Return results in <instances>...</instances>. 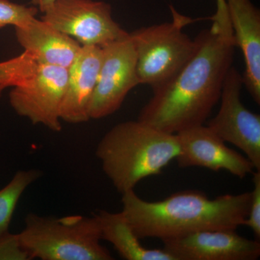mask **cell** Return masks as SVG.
<instances>
[{"label":"cell","instance_id":"obj_1","mask_svg":"<svg viewBox=\"0 0 260 260\" xmlns=\"http://www.w3.org/2000/svg\"><path fill=\"white\" fill-rule=\"evenodd\" d=\"M198 49L172 78L153 88V97L138 120L166 133L177 134L203 125L220 101L224 80L237 47L233 36L213 27L195 38Z\"/></svg>","mask_w":260,"mask_h":260},{"label":"cell","instance_id":"obj_2","mask_svg":"<svg viewBox=\"0 0 260 260\" xmlns=\"http://www.w3.org/2000/svg\"><path fill=\"white\" fill-rule=\"evenodd\" d=\"M251 198V192H244L210 199L189 190L148 202L129 190L122 194L121 212L140 239L164 241L202 231H237L247 218Z\"/></svg>","mask_w":260,"mask_h":260},{"label":"cell","instance_id":"obj_3","mask_svg":"<svg viewBox=\"0 0 260 260\" xmlns=\"http://www.w3.org/2000/svg\"><path fill=\"white\" fill-rule=\"evenodd\" d=\"M180 151L177 134L138 121L119 123L107 132L95 155L107 177L121 194L140 181L158 175Z\"/></svg>","mask_w":260,"mask_h":260},{"label":"cell","instance_id":"obj_4","mask_svg":"<svg viewBox=\"0 0 260 260\" xmlns=\"http://www.w3.org/2000/svg\"><path fill=\"white\" fill-rule=\"evenodd\" d=\"M17 235L30 259H114L109 249L101 244L100 225L94 215L53 218L29 213L23 230Z\"/></svg>","mask_w":260,"mask_h":260},{"label":"cell","instance_id":"obj_5","mask_svg":"<svg viewBox=\"0 0 260 260\" xmlns=\"http://www.w3.org/2000/svg\"><path fill=\"white\" fill-rule=\"evenodd\" d=\"M172 22L143 27L129 32L137 56L140 84L156 88L172 78L191 59L198 49L196 39L183 31L190 18L170 6Z\"/></svg>","mask_w":260,"mask_h":260},{"label":"cell","instance_id":"obj_6","mask_svg":"<svg viewBox=\"0 0 260 260\" xmlns=\"http://www.w3.org/2000/svg\"><path fill=\"white\" fill-rule=\"evenodd\" d=\"M42 20L82 46L103 48L129 34L113 18L111 5L103 1L56 0Z\"/></svg>","mask_w":260,"mask_h":260},{"label":"cell","instance_id":"obj_7","mask_svg":"<svg viewBox=\"0 0 260 260\" xmlns=\"http://www.w3.org/2000/svg\"><path fill=\"white\" fill-rule=\"evenodd\" d=\"M243 85L242 75L232 66L224 80L218 114L207 126L224 142L241 149L260 171V116L243 104Z\"/></svg>","mask_w":260,"mask_h":260},{"label":"cell","instance_id":"obj_8","mask_svg":"<svg viewBox=\"0 0 260 260\" xmlns=\"http://www.w3.org/2000/svg\"><path fill=\"white\" fill-rule=\"evenodd\" d=\"M102 49V65L89 108L90 119L114 114L130 90L140 84L136 51L129 34Z\"/></svg>","mask_w":260,"mask_h":260},{"label":"cell","instance_id":"obj_9","mask_svg":"<svg viewBox=\"0 0 260 260\" xmlns=\"http://www.w3.org/2000/svg\"><path fill=\"white\" fill-rule=\"evenodd\" d=\"M68 77V68L39 64L30 79L13 87L9 95L10 105L18 115L27 118L32 124L60 132V108Z\"/></svg>","mask_w":260,"mask_h":260},{"label":"cell","instance_id":"obj_10","mask_svg":"<svg viewBox=\"0 0 260 260\" xmlns=\"http://www.w3.org/2000/svg\"><path fill=\"white\" fill-rule=\"evenodd\" d=\"M177 135L180 151L176 159L180 167H203L213 172L224 170L240 179L254 172L250 160L226 146L208 126H194Z\"/></svg>","mask_w":260,"mask_h":260},{"label":"cell","instance_id":"obj_11","mask_svg":"<svg viewBox=\"0 0 260 260\" xmlns=\"http://www.w3.org/2000/svg\"><path fill=\"white\" fill-rule=\"evenodd\" d=\"M162 242L176 260H255L260 256L259 240L236 231H202Z\"/></svg>","mask_w":260,"mask_h":260},{"label":"cell","instance_id":"obj_12","mask_svg":"<svg viewBox=\"0 0 260 260\" xmlns=\"http://www.w3.org/2000/svg\"><path fill=\"white\" fill-rule=\"evenodd\" d=\"M102 59V47L82 46L68 68V82L60 108L61 120L80 124L90 119L89 108Z\"/></svg>","mask_w":260,"mask_h":260},{"label":"cell","instance_id":"obj_13","mask_svg":"<svg viewBox=\"0 0 260 260\" xmlns=\"http://www.w3.org/2000/svg\"><path fill=\"white\" fill-rule=\"evenodd\" d=\"M236 46L245 62L243 83L256 104H260V13L251 0H226Z\"/></svg>","mask_w":260,"mask_h":260},{"label":"cell","instance_id":"obj_14","mask_svg":"<svg viewBox=\"0 0 260 260\" xmlns=\"http://www.w3.org/2000/svg\"><path fill=\"white\" fill-rule=\"evenodd\" d=\"M15 28L19 44L35 57L39 64L68 69L82 48L73 38L53 28L42 19L32 18Z\"/></svg>","mask_w":260,"mask_h":260},{"label":"cell","instance_id":"obj_15","mask_svg":"<svg viewBox=\"0 0 260 260\" xmlns=\"http://www.w3.org/2000/svg\"><path fill=\"white\" fill-rule=\"evenodd\" d=\"M100 225L102 239L114 246L119 255L126 260H176L164 249H147L122 212L100 210L93 214Z\"/></svg>","mask_w":260,"mask_h":260},{"label":"cell","instance_id":"obj_16","mask_svg":"<svg viewBox=\"0 0 260 260\" xmlns=\"http://www.w3.org/2000/svg\"><path fill=\"white\" fill-rule=\"evenodd\" d=\"M42 177L39 169L18 171L0 190V237L8 232L12 217L20 197L30 184Z\"/></svg>","mask_w":260,"mask_h":260},{"label":"cell","instance_id":"obj_17","mask_svg":"<svg viewBox=\"0 0 260 260\" xmlns=\"http://www.w3.org/2000/svg\"><path fill=\"white\" fill-rule=\"evenodd\" d=\"M37 59L27 51L0 62V88L14 87L30 79L37 71Z\"/></svg>","mask_w":260,"mask_h":260},{"label":"cell","instance_id":"obj_18","mask_svg":"<svg viewBox=\"0 0 260 260\" xmlns=\"http://www.w3.org/2000/svg\"><path fill=\"white\" fill-rule=\"evenodd\" d=\"M37 7L17 4L10 0H0V28L13 25L20 26L36 18Z\"/></svg>","mask_w":260,"mask_h":260},{"label":"cell","instance_id":"obj_19","mask_svg":"<svg viewBox=\"0 0 260 260\" xmlns=\"http://www.w3.org/2000/svg\"><path fill=\"white\" fill-rule=\"evenodd\" d=\"M254 189L251 193L250 206L244 225L250 228L256 240L260 238V171L253 172Z\"/></svg>","mask_w":260,"mask_h":260},{"label":"cell","instance_id":"obj_20","mask_svg":"<svg viewBox=\"0 0 260 260\" xmlns=\"http://www.w3.org/2000/svg\"><path fill=\"white\" fill-rule=\"evenodd\" d=\"M30 259L28 253L20 245L17 234L9 232L0 237V260Z\"/></svg>","mask_w":260,"mask_h":260},{"label":"cell","instance_id":"obj_21","mask_svg":"<svg viewBox=\"0 0 260 260\" xmlns=\"http://www.w3.org/2000/svg\"><path fill=\"white\" fill-rule=\"evenodd\" d=\"M216 13L212 17V25L225 35H233L226 0H216Z\"/></svg>","mask_w":260,"mask_h":260},{"label":"cell","instance_id":"obj_22","mask_svg":"<svg viewBox=\"0 0 260 260\" xmlns=\"http://www.w3.org/2000/svg\"><path fill=\"white\" fill-rule=\"evenodd\" d=\"M56 0H31V4L37 7L43 13L54 4Z\"/></svg>","mask_w":260,"mask_h":260},{"label":"cell","instance_id":"obj_23","mask_svg":"<svg viewBox=\"0 0 260 260\" xmlns=\"http://www.w3.org/2000/svg\"><path fill=\"white\" fill-rule=\"evenodd\" d=\"M5 88H0V98L2 96V94H3V90H4Z\"/></svg>","mask_w":260,"mask_h":260}]
</instances>
